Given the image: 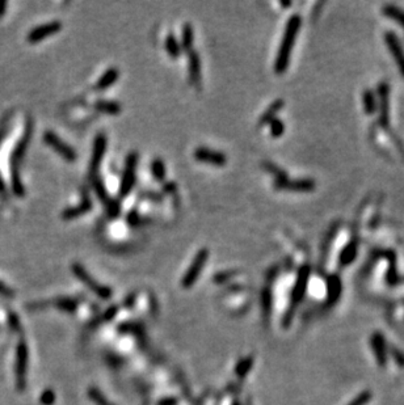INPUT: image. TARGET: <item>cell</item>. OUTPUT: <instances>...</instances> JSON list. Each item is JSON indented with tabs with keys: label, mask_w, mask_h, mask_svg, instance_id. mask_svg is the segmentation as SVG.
I'll return each mask as SVG.
<instances>
[{
	"label": "cell",
	"mask_w": 404,
	"mask_h": 405,
	"mask_svg": "<svg viewBox=\"0 0 404 405\" xmlns=\"http://www.w3.org/2000/svg\"><path fill=\"white\" fill-rule=\"evenodd\" d=\"M30 135H32V126H27V130L16 144L15 150L12 152L11 156V184H12V193L16 197H24L25 195V187L23 184V180L20 177V165L24 159V155L27 152L28 144H29Z\"/></svg>",
	"instance_id": "cell-1"
},
{
	"label": "cell",
	"mask_w": 404,
	"mask_h": 405,
	"mask_svg": "<svg viewBox=\"0 0 404 405\" xmlns=\"http://www.w3.org/2000/svg\"><path fill=\"white\" fill-rule=\"evenodd\" d=\"M299 24H301V20H299L298 16H293V17L289 20V23H287L286 30H285L281 46H280L279 50V56H277L274 64L276 71L279 73L284 72L287 68L290 53H291V47H293L294 41H296L297 32H298L299 29Z\"/></svg>",
	"instance_id": "cell-2"
},
{
	"label": "cell",
	"mask_w": 404,
	"mask_h": 405,
	"mask_svg": "<svg viewBox=\"0 0 404 405\" xmlns=\"http://www.w3.org/2000/svg\"><path fill=\"white\" fill-rule=\"evenodd\" d=\"M138 165V154L130 152L126 158L125 171H123L122 180L120 184V198H125L132 193L135 184V169Z\"/></svg>",
	"instance_id": "cell-3"
},
{
	"label": "cell",
	"mask_w": 404,
	"mask_h": 405,
	"mask_svg": "<svg viewBox=\"0 0 404 405\" xmlns=\"http://www.w3.org/2000/svg\"><path fill=\"white\" fill-rule=\"evenodd\" d=\"M71 270H72L74 275H77V277L87 286L88 289L92 290L97 297H100L101 299H109V298L112 297V290L109 289V287H106V286L100 285L97 281H95L80 264H72Z\"/></svg>",
	"instance_id": "cell-4"
},
{
	"label": "cell",
	"mask_w": 404,
	"mask_h": 405,
	"mask_svg": "<svg viewBox=\"0 0 404 405\" xmlns=\"http://www.w3.org/2000/svg\"><path fill=\"white\" fill-rule=\"evenodd\" d=\"M208 257L209 251L206 248H202V249H199V251L197 252V254L193 259V263L191 264V266L188 268L187 273H185L184 277H182L181 285L184 289H189V287H192V286L194 285V282H196L197 278H198L199 274H201L202 269L205 266L206 261H208Z\"/></svg>",
	"instance_id": "cell-5"
},
{
	"label": "cell",
	"mask_w": 404,
	"mask_h": 405,
	"mask_svg": "<svg viewBox=\"0 0 404 405\" xmlns=\"http://www.w3.org/2000/svg\"><path fill=\"white\" fill-rule=\"evenodd\" d=\"M44 140L47 146H50L57 154H59L62 156V159H65L68 163H74L77 160L78 155L77 151L68 144V143L63 142L56 133L53 132H46L44 134Z\"/></svg>",
	"instance_id": "cell-6"
},
{
	"label": "cell",
	"mask_w": 404,
	"mask_h": 405,
	"mask_svg": "<svg viewBox=\"0 0 404 405\" xmlns=\"http://www.w3.org/2000/svg\"><path fill=\"white\" fill-rule=\"evenodd\" d=\"M106 146H108V139L104 134H97L94 140V149H92L91 161H89V177H95L99 172L100 164L103 161L104 155H105Z\"/></svg>",
	"instance_id": "cell-7"
},
{
	"label": "cell",
	"mask_w": 404,
	"mask_h": 405,
	"mask_svg": "<svg viewBox=\"0 0 404 405\" xmlns=\"http://www.w3.org/2000/svg\"><path fill=\"white\" fill-rule=\"evenodd\" d=\"M62 29V23L61 21L56 20V21H50V23L42 24V25H39L35 27L34 29H32L28 34L27 40L29 44H37V42L42 41L45 38L50 37V35L56 34L58 33L59 30Z\"/></svg>",
	"instance_id": "cell-8"
},
{
	"label": "cell",
	"mask_w": 404,
	"mask_h": 405,
	"mask_svg": "<svg viewBox=\"0 0 404 405\" xmlns=\"http://www.w3.org/2000/svg\"><path fill=\"white\" fill-rule=\"evenodd\" d=\"M194 158L196 160L202 161V163L213 164V165H225L227 163V158L223 152L214 151V150H209L206 147H198L194 151Z\"/></svg>",
	"instance_id": "cell-9"
},
{
	"label": "cell",
	"mask_w": 404,
	"mask_h": 405,
	"mask_svg": "<svg viewBox=\"0 0 404 405\" xmlns=\"http://www.w3.org/2000/svg\"><path fill=\"white\" fill-rule=\"evenodd\" d=\"M16 375H17V387L23 390L25 385V375L28 366V347L24 341H20L17 347V362H16Z\"/></svg>",
	"instance_id": "cell-10"
},
{
	"label": "cell",
	"mask_w": 404,
	"mask_h": 405,
	"mask_svg": "<svg viewBox=\"0 0 404 405\" xmlns=\"http://www.w3.org/2000/svg\"><path fill=\"white\" fill-rule=\"evenodd\" d=\"M370 344H372V349L374 352L375 359H377L379 366H386L387 362V345L384 341V337L382 336V333L375 332L374 335L370 338Z\"/></svg>",
	"instance_id": "cell-11"
},
{
	"label": "cell",
	"mask_w": 404,
	"mask_h": 405,
	"mask_svg": "<svg viewBox=\"0 0 404 405\" xmlns=\"http://www.w3.org/2000/svg\"><path fill=\"white\" fill-rule=\"evenodd\" d=\"M188 70H189V79L192 84L198 87L201 83V59L197 51L191 50L188 51Z\"/></svg>",
	"instance_id": "cell-12"
},
{
	"label": "cell",
	"mask_w": 404,
	"mask_h": 405,
	"mask_svg": "<svg viewBox=\"0 0 404 405\" xmlns=\"http://www.w3.org/2000/svg\"><path fill=\"white\" fill-rule=\"evenodd\" d=\"M92 209V202L91 199H89V197H88L87 193H83V198H82V202H80L78 206H72V207H68V209H66L63 213H62V218L63 219H72V218H78V216L83 215V214H87L89 213Z\"/></svg>",
	"instance_id": "cell-13"
},
{
	"label": "cell",
	"mask_w": 404,
	"mask_h": 405,
	"mask_svg": "<svg viewBox=\"0 0 404 405\" xmlns=\"http://www.w3.org/2000/svg\"><path fill=\"white\" fill-rule=\"evenodd\" d=\"M308 268H302L301 271L298 274V280H297L296 287L293 290V295H291V300L294 303H298L299 300L303 298L306 291V287H307V281H308Z\"/></svg>",
	"instance_id": "cell-14"
},
{
	"label": "cell",
	"mask_w": 404,
	"mask_h": 405,
	"mask_svg": "<svg viewBox=\"0 0 404 405\" xmlns=\"http://www.w3.org/2000/svg\"><path fill=\"white\" fill-rule=\"evenodd\" d=\"M118 78H120V71H118L117 68H109V70H106L105 72L101 75V78L97 80L95 88L99 90L108 89L109 87H112V85L117 82Z\"/></svg>",
	"instance_id": "cell-15"
},
{
	"label": "cell",
	"mask_w": 404,
	"mask_h": 405,
	"mask_svg": "<svg viewBox=\"0 0 404 405\" xmlns=\"http://www.w3.org/2000/svg\"><path fill=\"white\" fill-rule=\"evenodd\" d=\"M91 182H92V188H94L95 193H96V195L99 197V199L106 206V205L112 201V198L109 197L108 192H106L105 185H104V181L101 180V177H100L99 175H97V176H95V177L91 178Z\"/></svg>",
	"instance_id": "cell-16"
},
{
	"label": "cell",
	"mask_w": 404,
	"mask_h": 405,
	"mask_svg": "<svg viewBox=\"0 0 404 405\" xmlns=\"http://www.w3.org/2000/svg\"><path fill=\"white\" fill-rule=\"evenodd\" d=\"M95 108L101 113L108 114H118L121 112V104L112 100H99L95 102Z\"/></svg>",
	"instance_id": "cell-17"
},
{
	"label": "cell",
	"mask_w": 404,
	"mask_h": 405,
	"mask_svg": "<svg viewBox=\"0 0 404 405\" xmlns=\"http://www.w3.org/2000/svg\"><path fill=\"white\" fill-rule=\"evenodd\" d=\"M164 46H166V50H167V54L173 59H177L180 56H181V46H180L179 41L176 40L175 35L172 33L166 37V42H164Z\"/></svg>",
	"instance_id": "cell-18"
},
{
	"label": "cell",
	"mask_w": 404,
	"mask_h": 405,
	"mask_svg": "<svg viewBox=\"0 0 404 405\" xmlns=\"http://www.w3.org/2000/svg\"><path fill=\"white\" fill-rule=\"evenodd\" d=\"M193 41H194V32L193 27L191 24H185L182 28V37H181V49L191 51L193 50Z\"/></svg>",
	"instance_id": "cell-19"
},
{
	"label": "cell",
	"mask_w": 404,
	"mask_h": 405,
	"mask_svg": "<svg viewBox=\"0 0 404 405\" xmlns=\"http://www.w3.org/2000/svg\"><path fill=\"white\" fill-rule=\"evenodd\" d=\"M340 297V281L339 278L331 277L328 281V303H334Z\"/></svg>",
	"instance_id": "cell-20"
},
{
	"label": "cell",
	"mask_w": 404,
	"mask_h": 405,
	"mask_svg": "<svg viewBox=\"0 0 404 405\" xmlns=\"http://www.w3.org/2000/svg\"><path fill=\"white\" fill-rule=\"evenodd\" d=\"M151 173H153L154 178L159 182H161L166 178V165H164V161L161 159H154L153 163H151Z\"/></svg>",
	"instance_id": "cell-21"
},
{
	"label": "cell",
	"mask_w": 404,
	"mask_h": 405,
	"mask_svg": "<svg viewBox=\"0 0 404 405\" xmlns=\"http://www.w3.org/2000/svg\"><path fill=\"white\" fill-rule=\"evenodd\" d=\"M281 105H282V101H276L273 102L272 105L269 106V108L267 109V112H264V114L261 116L260 118V125H263V123H267L269 122V121H272V118L274 117V114L277 113V112L281 109Z\"/></svg>",
	"instance_id": "cell-22"
},
{
	"label": "cell",
	"mask_w": 404,
	"mask_h": 405,
	"mask_svg": "<svg viewBox=\"0 0 404 405\" xmlns=\"http://www.w3.org/2000/svg\"><path fill=\"white\" fill-rule=\"evenodd\" d=\"M253 361H255V359H253V357L249 356V357H247V358L242 359V361L239 362V364H237V367H236V374H237V376H239V378H244V376L247 375V373H248V371L251 370L252 363H253Z\"/></svg>",
	"instance_id": "cell-23"
},
{
	"label": "cell",
	"mask_w": 404,
	"mask_h": 405,
	"mask_svg": "<svg viewBox=\"0 0 404 405\" xmlns=\"http://www.w3.org/2000/svg\"><path fill=\"white\" fill-rule=\"evenodd\" d=\"M56 306L58 308H61L62 311H67V312H74L77 309V302L71 298H59L57 299Z\"/></svg>",
	"instance_id": "cell-24"
},
{
	"label": "cell",
	"mask_w": 404,
	"mask_h": 405,
	"mask_svg": "<svg viewBox=\"0 0 404 405\" xmlns=\"http://www.w3.org/2000/svg\"><path fill=\"white\" fill-rule=\"evenodd\" d=\"M88 395H89V397H91V400L95 402V404H97V405H112L111 402H109L108 400H106L105 397L103 396V394H101V392H100L99 390H96V388H91V390L88 391Z\"/></svg>",
	"instance_id": "cell-25"
},
{
	"label": "cell",
	"mask_w": 404,
	"mask_h": 405,
	"mask_svg": "<svg viewBox=\"0 0 404 405\" xmlns=\"http://www.w3.org/2000/svg\"><path fill=\"white\" fill-rule=\"evenodd\" d=\"M105 207L106 213H108V215L111 216V218H116V216H118L121 214V204L118 199L112 198V201L109 202Z\"/></svg>",
	"instance_id": "cell-26"
},
{
	"label": "cell",
	"mask_w": 404,
	"mask_h": 405,
	"mask_svg": "<svg viewBox=\"0 0 404 405\" xmlns=\"http://www.w3.org/2000/svg\"><path fill=\"white\" fill-rule=\"evenodd\" d=\"M370 400H372V392H370V391H363L362 394L356 396L355 399H353V401L349 402L348 405H366Z\"/></svg>",
	"instance_id": "cell-27"
},
{
	"label": "cell",
	"mask_w": 404,
	"mask_h": 405,
	"mask_svg": "<svg viewBox=\"0 0 404 405\" xmlns=\"http://www.w3.org/2000/svg\"><path fill=\"white\" fill-rule=\"evenodd\" d=\"M146 222H147L146 218L141 216L138 213H135V211H132V213L127 215V223H129L130 226H134V227L143 225Z\"/></svg>",
	"instance_id": "cell-28"
},
{
	"label": "cell",
	"mask_w": 404,
	"mask_h": 405,
	"mask_svg": "<svg viewBox=\"0 0 404 405\" xmlns=\"http://www.w3.org/2000/svg\"><path fill=\"white\" fill-rule=\"evenodd\" d=\"M285 127L284 123L279 120H273L272 121V126H270V133H272L273 137H280V135L284 133Z\"/></svg>",
	"instance_id": "cell-29"
},
{
	"label": "cell",
	"mask_w": 404,
	"mask_h": 405,
	"mask_svg": "<svg viewBox=\"0 0 404 405\" xmlns=\"http://www.w3.org/2000/svg\"><path fill=\"white\" fill-rule=\"evenodd\" d=\"M390 353H391V356H393L394 361L398 363V366H400V367H404V354L400 352V350H398L396 347H390Z\"/></svg>",
	"instance_id": "cell-30"
},
{
	"label": "cell",
	"mask_w": 404,
	"mask_h": 405,
	"mask_svg": "<svg viewBox=\"0 0 404 405\" xmlns=\"http://www.w3.org/2000/svg\"><path fill=\"white\" fill-rule=\"evenodd\" d=\"M270 302H272V297H270L269 290H265V291L263 292V307L264 309H265V314H267V315L269 314Z\"/></svg>",
	"instance_id": "cell-31"
},
{
	"label": "cell",
	"mask_w": 404,
	"mask_h": 405,
	"mask_svg": "<svg viewBox=\"0 0 404 405\" xmlns=\"http://www.w3.org/2000/svg\"><path fill=\"white\" fill-rule=\"evenodd\" d=\"M41 399H42L41 401L44 402V404H46V405L53 404V401H54V394H53V392H51V391H46V392H45V394L42 395Z\"/></svg>",
	"instance_id": "cell-32"
},
{
	"label": "cell",
	"mask_w": 404,
	"mask_h": 405,
	"mask_svg": "<svg viewBox=\"0 0 404 405\" xmlns=\"http://www.w3.org/2000/svg\"><path fill=\"white\" fill-rule=\"evenodd\" d=\"M0 295L11 298V297H13V291H12L9 287H7L3 282H0Z\"/></svg>",
	"instance_id": "cell-33"
},
{
	"label": "cell",
	"mask_w": 404,
	"mask_h": 405,
	"mask_svg": "<svg viewBox=\"0 0 404 405\" xmlns=\"http://www.w3.org/2000/svg\"><path fill=\"white\" fill-rule=\"evenodd\" d=\"M163 189L166 193H173L176 190V184L175 182H166Z\"/></svg>",
	"instance_id": "cell-34"
},
{
	"label": "cell",
	"mask_w": 404,
	"mask_h": 405,
	"mask_svg": "<svg viewBox=\"0 0 404 405\" xmlns=\"http://www.w3.org/2000/svg\"><path fill=\"white\" fill-rule=\"evenodd\" d=\"M7 6H8V3H7L6 0H0V19L3 17L4 15H6Z\"/></svg>",
	"instance_id": "cell-35"
},
{
	"label": "cell",
	"mask_w": 404,
	"mask_h": 405,
	"mask_svg": "<svg viewBox=\"0 0 404 405\" xmlns=\"http://www.w3.org/2000/svg\"><path fill=\"white\" fill-rule=\"evenodd\" d=\"M6 134H7V125H3L2 127H0V143L3 142Z\"/></svg>",
	"instance_id": "cell-36"
},
{
	"label": "cell",
	"mask_w": 404,
	"mask_h": 405,
	"mask_svg": "<svg viewBox=\"0 0 404 405\" xmlns=\"http://www.w3.org/2000/svg\"><path fill=\"white\" fill-rule=\"evenodd\" d=\"M4 192H6V184H4L3 178L0 176V194H3Z\"/></svg>",
	"instance_id": "cell-37"
},
{
	"label": "cell",
	"mask_w": 404,
	"mask_h": 405,
	"mask_svg": "<svg viewBox=\"0 0 404 405\" xmlns=\"http://www.w3.org/2000/svg\"><path fill=\"white\" fill-rule=\"evenodd\" d=\"M234 405H239V404H237V402H235V404H234Z\"/></svg>",
	"instance_id": "cell-38"
}]
</instances>
